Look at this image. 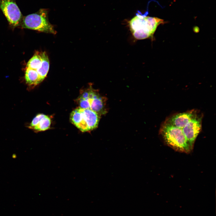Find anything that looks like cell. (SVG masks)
<instances>
[{
	"label": "cell",
	"instance_id": "6da1fadb",
	"mask_svg": "<svg viewBox=\"0 0 216 216\" xmlns=\"http://www.w3.org/2000/svg\"><path fill=\"white\" fill-rule=\"evenodd\" d=\"M164 20L137 13L128 22L130 30L134 37L138 40L153 36L158 26L164 23Z\"/></svg>",
	"mask_w": 216,
	"mask_h": 216
},
{
	"label": "cell",
	"instance_id": "7a4b0ae2",
	"mask_svg": "<svg viewBox=\"0 0 216 216\" xmlns=\"http://www.w3.org/2000/svg\"><path fill=\"white\" fill-rule=\"evenodd\" d=\"M100 116L95 111L79 107L70 116L71 122L82 132L90 131L98 126Z\"/></svg>",
	"mask_w": 216,
	"mask_h": 216
},
{
	"label": "cell",
	"instance_id": "3957f363",
	"mask_svg": "<svg viewBox=\"0 0 216 216\" xmlns=\"http://www.w3.org/2000/svg\"><path fill=\"white\" fill-rule=\"evenodd\" d=\"M161 133L166 144L173 149L186 153L191 150L182 129L166 122L162 126Z\"/></svg>",
	"mask_w": 216,
	"mask_h": 216
},
{
	"label": "cell",
	"instance_id": "277c9868",
	"mask_svg": "<svg viewBox=\"0 0 216 216\" xmlns=\"http://www.w3.org/2000/svg\"><path fill=\"white\" fill-rule=\"evenodd\" d=\"M107 99L91 87L82 92L77 101L80 107L91 110L100 116L107 112Z\"/></svg>",
	"mask_w": 216,
	"mask_h": 216
},
{
	"label": "cell",
	"instance_id": "5b68a950",
	"mask_svg": "<svg viewBox=\"0 0 216 216\" xmlns=\"http://www.w3.org/2000/svg\"><path fill=\"white\" fill-rule=\"evenodd\" d=\"M48 10L41 9L36 13L23 17L22 27L46 33L55 34L56 32L48 19Z\"/></svg>",
	"mask_w": 216,
	"mask_h": 216
},
{
	"label": "cell",
	"instance_id": "8992f818",
	"mask_svg": "<svg viewBox=\"0 0 216 216\" xmlns=\"http://www.w3.org/2000/svg\"><path fill=\"white\" fill-rule=\"evenodd\" d=\"M0 8L10 25L21 24L23 17L15 0H0Z\"/></svg>",
	"mask_w": 216,
	"mask_h": 216
},
{
	"label": "cell",
	"instance_id": "52a82bcc",
	"mask_svg": "<svg viewBox=\"0 0 216 216\" xmlns=\"http://www.w3.org/2000/svg\"><path fill=\"white\" fill-rule=\"evenodd\" d=\"M201 128V119L196 115L182 129L191 150Z\"/></svg>",
	"mask_w": 216,
	"mask_h": 216
},
{
	"label": "cell",
	"instance_id": "ba28073f",
	"mask_svg": "<svg viewBox=\"0 0 216 216\" xmlns=\"http://www.w3.org/2000/svg\"><path fill=\"white\" fill-rule=\"evenodd\" d=\"M51 123V119L48 116L39 114L33 118L29 128L37 131H43L49 129Z\"/></svg>",
	"mask_w": 216,
	"mask_h": 216
},
{
	"label": "cell",
	"instance_id": "9c48e42d",
	"mask_svg": "<svg viewBox=\"0 0 216 216\" xmlns=\"http://www.w3.org/2000/svg\"><path fill=\"white\" fill-rule=\"evenodd\" d=\"M196 116L192 111L179 113L170 118L166 122L182 129Z\"/></svg>",
	"mask_w": 216,
	"mask_h": 216
},
{
	"label": "cell",
	"instance_id": "30bf717a",
	"mask_svg": "<svg viewBox=\"0 0 216 216\" xmlns=\"http://www.w3.org/2000/svg\"><path fill=\"white\" fill-rule=\"evenodd\" d=\"M25 79L26 83L32 86H35L43 81L36 70L28 68L26 70Z\"/></svg>",
	"mask_w": 216,
	"mask_h": 216
},
{
	"label": "cell",
	"instance_id": "8fae6325",
	"mask_svg": "<svg viewBox=\"0 0 216 216\" xmlns=\"http://www.w3.org/2000/svg\"><path fill=\"white\" fill-rule=\"evenodd\" d=\"M42 59L41 65L36 70L42 80H43L46 77L49 71L50 62L47 54L45 52H40Z\"/></svg>",
	"mask_w": 216,
	"mask_h": 216
},
{
	"label": "cell",
	"instance_id": "7c38bea8",
	"mask_svg": "<svg viewBox=\"0 0 216 216\" xmlns=\"http://www.w3.org/2000/svg\"><path fill=\"white\" fill-rule=\"evenodd\" d=\"M42 62L40 52H36L29 60L27 64V68L37 70L40 67Z\"/></svg>",
	"mask_w": 216,
	"mask_h": 216
}]
</instances>
